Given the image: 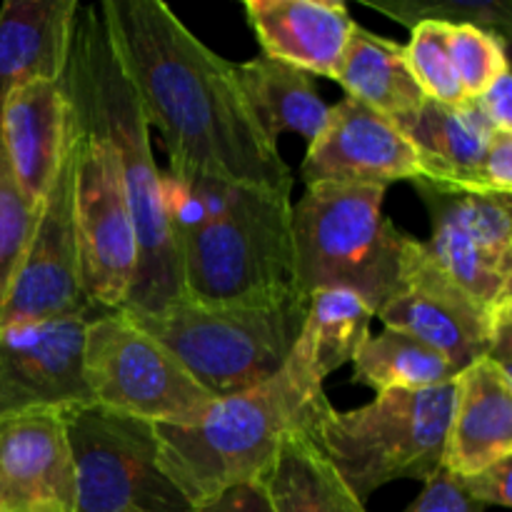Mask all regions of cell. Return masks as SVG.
Here are the masks:
<instances>
[{"instance_id": "6da1fadb", "label": "cell", "mask_w": 512, "mask_h": 512, "mask_svg": "<svg viewBox=\"0 0 512 512\" xmlns=\"http://www.w3.org/2000/svg\"><path fill=\"white\" fill-rule=\"evenodd\" d=\"M100 10L170 170L293 195V170L250 115L233 63L160 0H105Z\"/></svg>"}, {"instance_id": "7a4b0ae2", "label": "cell", "mask_w": 512, "mask_h": 512, "mask_svg": "<svg viewBox=\"0 0 512 512\" xmlns=\"http://www.w3.org/2000/svg\"><path fill=\"white\" fill-rule=\"evenodd\" d=\"M160 183L188 298L218 305L298 298L290 195L170 168L160 170Z\"/></svg>"}, {"instance_id": "3957f363", "label": "cell", "mask_w": 512, "mask_h": 512, "mask_svg": "<svg viewBox=\"0 0 512 512\" xmlns=\"http://www.w3.org/2000/svg\"><path fill=\"white\" fill-rule=\"evenodd\" d=\"M60 88L73 118L113 148L123 175L138 238V270L123 310L158 313L185 298L183 270L165 213L148 120L115 53L100 3L80 5Z\"/></svg>"}, {"instance_id": "277c9868", "label": "cell", "mask_w": 512, "mask_h": 512, "mask_svg": "<svg viewBox=\"0 0 512 512\" xmlns=\"http://www.w3.org/2000/svg\"><path fill=\"white\" fill-rule=\"evenodd\" d=\"M323 383L290 355L280 373L255 388L215 400L188 423L153 425L158 465L190 505L233 485L260 480L293 433H313L328 408Z\"/></svg>"}, {"instance_id": "5b68a950", "label": "cell", "mask_w": 512, "mask_h": 512, "mask_svg": "<svg viewBox=\"0 0 512 512\" xmlns=\"http://www.w3.org/2000/svg\"><path fill=\"white\" fill-rule=\"evenodd\" d=\"M163 345L213 400L255 388L288 363L305 318V300L218 305L180 298L158 313H128Z\"/></svg>"}, {"instance_id": "8992f818", "label": "cell", "mask_w": 512, "mask_h": 512, "mask_svg": "<svg viewBox=\"0 0 512 512\" xmlns=\"http://www.w3.org/2000/svg\"><path fill=\"white\" fill-rule=\"evenodd\" d=\"M385 188L308 185L290 208L295 293L315 290L358 293L378 313L398 285L403 230L383 213Z\"/></svg>"}, {"instance_id": "52a82bcc", "label": "cell", "mask_w": 512, "mask_h": 512, "mask_svg": "<svg viewBox=\"0 0 512 512\" xmlns=\"http://www.w3.org/2000/svg\"><path fill=\"white\" fill-rule=\"evenodd\" d=\"M453 380L425 390H385L358 410L320 413L318 443L360 503L393 480H425L443 468Z\"/></svg>"}, {"instance_id": "ba28073f", "label": "cell", "mask_w": 512, "mask_h": 512, "mask_svg": "<svg viewBox=\"0 0 512 512\" xmlns=\"http://www.w3.org/2000/svg\"><path fill=\"white\" fill-rule=\"evenodd\" d=\"M83 380L90 405L150 425L188 423L215 403L120 310H103L85 328Z\"/></svg>"}, {"instance_id": "9c48e42d", "label": "cell", "mask_w": 512, "mask_h": 512, "mask_svg": "<svg viewBox=\"0 0 512 512\" xmlns=\"http://www.w3.org/2000/svg\"><path fill=\"white\" fill-rule=\"evenodd\" d=\"M75 512H193L158 465L153 425L98 405L68 410Z\"/></svg>"}, {"instance_id": "30bf717a", "label": "cell", "mask_w": 512, "mask_h": 512, "mask_svg": "<svg viewBox=\"0 0 512 512\" xmlns=\"http://www.w3.org/2000/svg\"><path fill=\"white\" fill-rule=\"evenodd\" d=\"M78 123V120H75ZM80 128L75 158V243L80 288L88 303L123 310L138 270V238L113 148Z\"/></svg>"}, {"instance_id": "8fae6325", "label": "cell", "mask_w": 512, "mask_h": 512, "mask_svg": "<svg viewBox=\"0 0 512 512\" xmlns=\"http://www.w3.org/2000/svg\"><path fill=\"white\" fill-rule=\"evenodd\" d=\"M80 128L70 113L65 153L35 210L33 233L0 308V328L33 325L95 308L80 288L75 243V158ZM103 310V308H100Z\"/></svg>"}, {"instance_id": "7c38bea8", "label": "cell", "mask_w": 512, "mask_h": 512, "mask_svg": "<svg viewBox=\"0 0 512 512\" xmlns=\"http://www.w3.org/2000/svg\"><path fill=\"white\" fill-rule=\"evenodd\" d=\"M493 313L435 263L423 240L405 233L398 285L375 313L385 328L420 340L463 373L488 358Z\"/></svg>"}, {"instance_id": "4fadbf2b", "label": "cell", "mask_w": 512, "mask_h": 512, "mask_svg": "<svg viewBox=\"0 0 512 512\" xmlns=\"http://www.w3.org/2000/svg\"><path fill=\"white\" fill-rule=\"evenodd\" d=\"M430 213L435 263L478 303L498 310L512 303V195L455 193L415 180Z\"/></svg>"}, {"instance_id": "5bb4252c", "label": "cell", "mask_w": 512, "mask_h": 512, "mask_svg": "<svg viewBox=\"0 0 512 512\" xmlns=\"http://www.w3.org/2000/svg\"><path fill=\"white\" fill-rule=\"evenodd\" d=\"M100 308L0 328V418L90 405L83 380L85 328Z\"/></svg>"}, {"instance_id": "9a60e30c", "label": "cell", "mask_w": 512, "mask_h": 512, "mask_svg": "<svg viewBox=\"0 0 512 512\" xmlns=\"http://www.w3.org/2000/svg\"><path fill=\"white\" fill-rule=\"evenodd\" d=\"M305 185H388L420 180V160L410 140L385 115L353 98L333 105L318 138L308 145L303 168Z\"/></svg>"}, {"instance_id": "2e32d148", "label": "cell", "mask_w": 512, "mask_h": 512, "mask_svg": "<svg viewBox=\"0 0 512 512\" xmlns=\"http://www.w3.org/2000/svg\"><path fill=\"white\" fill-rule=\"evenodd\" d=\"M73 455L60 410L0 418V512H75Z\"/></svg>"}, {"instance_id": "e0dca14e", "label": "cell", "mask_w": 512, "mask_h": 512, "mask_svg": "<svg viewBox=\"0 0 512 512\" xmlns=\"http://www.w3.org/2000/svg\"><path fill=\"white\" fill-rule=\"evenodd\" d=\"M263 55L308 75L335 80L355 20L340 0H245Z\"/></svg>"}, {"instance_id": "ac0fdd59", "label": "cell", "mask_w": 512, "mask_h": 512, "mask_svg": "<svg viewBox=\"0 0 512 512\" xmlns=\"http://www.w3.org/2000/svg\"><path fill=\"white\" fill-rule=\"evenodd\" d=\"M453 385L443 470L465 478L512 458V375L483 358L455 375Z\"/></svg>"}, {"instance_id": "d6986e66", "label": "cell", "mask_w": 512, "mask_h": 512, "mask_svg": "<svg viewBox=\"0 0 512 512\" xmlns=\"http://www.w3.org/2000/svg\"><path fill=\"white\" fill-rule=\"evenodd\" d=\"M70 105L60 83L33 80L0 103V140L20 190L33 205L43 200L65 153Z\"/></svg>"}, {"instance_id": "ffe728a7", "label": "cell", "mask_w": 512, "mask_h": 512, "mask_svg": "<svg viewBox=\"0 0 512 512\" xmlns=\"http://www.w3.org/2000/svg\"><path fill=\"white\" fill-rule=\"evenodd\" d=\"M395 125L418 153L423 183L455 193H485L483 160L495 130L470 100L465 105L425 100Z\"/></svg>"}, {"instance_id": "44dd1931", "label": "cell", "mask_w": 512, "mask_h": 512, "mask_svg": "<svg viewBox=\"0 0 512 512\" xmlns=\"http://www.w3.org/2000/svg\"><path fill=\"white\" fill-rule=\"evenodd\" d=\"M78 10V0H5L0 8V103L33 80H63Z\"/></svg>"}, {"instance_id": "7402d4cb", "label": "cell", "mask_w": 512, "mask_h": 512, "mask_svg": "<svg viewBox=\"0 0 512 512\" xmlns=\"http://www.w3.org/2000/svg\"><path fill=\"white\" fill-rule=\"evenodd\" d=\"M245 105L270 143L283 133H295L308 145L323 130L330 105L320 98L308 73L260 53L258 58L233 65Z\"/></svg>"}, {"instance_id": "603a6c76", "label": "cell", "mask_w": 512, "mask_h": 512, "mask_svg": "<svg viewBox=\"0 0 512 512\" xmlns=\"http://www.w3.org/2000/svg\"><path fill=\"white\" fill-rule=\"evenodd\" d=\"M335 83L345 90V98L368 105L393 123L415 113L428 100L410 73L403 45L360 25L350 35Z\"/></svg>"}, {"instance_id": "cb8c5ba5", "label": "cell", "mask_w": 512, "mask_h": 512, "mask_svg": "<svg viewBox=\"0 0 512 512\" xmlns=\"http://www.w3.org/2000/svg\"><path fill=\"white\" fill-rule=\"evenodd\" d=\"M260 483L275 512H368L303 430L283 440Z\"/></svg>"}, {"instance_id": "d4e9b609", "label": "cell", "mask_w": 512, "mask_h": 512, "mask_svg": "<svg viewBox=\"0 0 512 512\" xmlns=\"http://www.w3.org/2000/svg\"><path fill=\"white\" fill-rule=\"evenodd\" d=\"M375 310L353 290H315L305 300V318L293 358L323 383L330 373L353 363L355 353L370 335Z\"/></svg>"}, {"instance_id": "484cf974", "label": "cell", "mask_w": 512, "mask_h": 512, "mask_svg": "<svg viewBox=\"0 0 512 512\" xmlns=\"http://www.w3.org/2000/svg\"><path fill=\"white\" fill-rule=\"evenodd\" d=\"M353 383L385 390H425L455 380V370L433 348L410 335L388 330L368 335L353 358Z\"/></svg>"}, {"instance_id": "4316f807", "label": "cell", "mask_w": 512, "mask_h": 512, "mask_svg": "<svg viewBox=\"0 0 512 512\" xmlns=\"http://www.w3.org/2000/svg\"><path fill=\"white\" fill-rule=\"evenodd\" d=\"M363 5L390 15L405 28L418 23L475 25L503 40L512 33V8L508 0H363Z\"/></svg>"}, {"instance_id": "83f0119b", "label": "cell", "mask_w": 512, "mask_h": 512, "mask_svg": "<svg viewBox=\"0 0 512 512\" xmlns=\"http://www.w3.org/2000/svg\"><path fill=\"white\" fill-rule=\"evenodd\" d=\"M448 30L450 25L445 23L413 25L408 45H403L405 60L425 98L443 105H465L468 95L450 60Z\"/></svg>"}, {"instance_id": "f1b7e54d", "label": "cell", "mask_w": 512, "mask_h": 512, "mask_svg": "<svg viewBox=\"0 0 512 512\" xmlns=\"http://www.w3.org/2000/svg\"><path fill=\"white\" fill-rule=\"evenodd\" d=\"M508 40L475 25H450L448 53L468 100L508 70Z\"/></svg>"}, {"instance_id": "f546056e", "label": "cell", "mask_w": 512, "mask_h": 512, "mask_svg": "<svg viewBox=\"0 0 512 512\" xmlns=\"http://www.w3.org/2000/svg\"><path fill=\"white\" fill-rule=\"evenodd\" d=\"M35 210L38 205L30 203L20 190L0 140V308L33 233Z\"/></svg>"}, {"instance_id": "4dcf8cb0", "label": "cell", "mask_w": 512, "mask_h": 512, "mask_svg": "<svg viewBox=\"0 0 512 512\" xmlns=\"http://www.w3.org/2000/svg\"><path fill=\"white\" fill-rule=\"evenodd\" d=\"M405 512H485V508L463 493L448 470L440 468L433 478L425 480L423 493Z\"/></svg>"}, {"instance_id": "1f68e13d", "label": "cell", "mask_w": 512, "mask_h": 512, "mask_svg": "<svg viewBox=\"0 0 512 512\" xmlns=\"http://www.w3.org/2000/svg\"><path fill=\"white\" fill-rule=\"evenodd\" d=\"M510 470H512V458H503L498 463L488 465V468L478 470L473 475H465V478H453L458 480V485L463 488L465 495L480 503L483 508L495 505V508H510L512 495H510Z\"/></svg>"}, {"instance_id": "d6a6232c", "label": "cell", "mask_w": 512, "mask_h": 512, "mask_svg": "<svg viewBox=\"0 0 512 512\" xmlns=\"http://www.w3.org/2000/svg\"><path fill=\"white\" fill-rule=\"evenodd\" d=\"M470 103L475 105L485 123L495 133H512V75L510 68L500 73L488 88L480 95H475Z\"/></svg>"}, {"instance_id": "836d02e7", "label": "cell", "mask_w": 512, "mask_h": 512, "mask_svg": "<svg viewBox=\"0 0 512 512\" xmlns=\"http://www.w3.org/2000/svg\"><path fill=\"white\" fill-rule=\"evenodd\" d=\"M193 512H275L268 498V490L260 480L253 483L233 485L220 495L210 498L208 503L195 505Z\"/></svg>"}, {"instance_id": "e575fe53", "label": "cell", "mask_w": 512, "mask_h": 512, "mask_svg": "<svg viewBox=\"0 0 512 512\" xmlns=\"http://www.w3.org/2000/svg\"><path fill=\"white\" fill-rule=\"evenodd\" d=\"M483 190L512 195V133H495L483 160Z\"/></svg>"}, {"instance_id": "d590c367", "label": "cell", "mask_w": 512, "mask_h": 512, "mask_svg": "<svg viewBox=\"0 0 512 512\" xmlns=\"http://www.w3.org/2000/svg\"><path fill=\"white\" fill-rule=\"evenodd\" d=\"M488 360H493L503 373L512 375V303L493 313Z\"/></svg>"}]
</instances>
